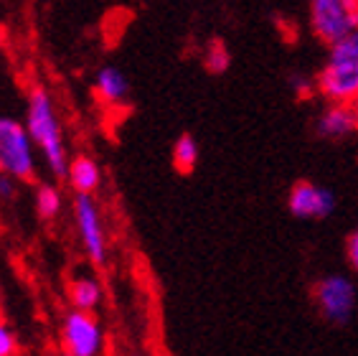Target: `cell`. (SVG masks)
Returning <instances> with one entry per match:
<instances>
[{
  "label": "cell",
  "mask_w": 358,
  "mask_h": 356,
  "mask_svg": "<svg viewBox=\"0 0 358 356\" xmlns=\"http://www.w3.org/2000/svg\"><path fill=\"white\" fill-rule=\"evenodd\" d=\"M26 128L31 132L36 151L43 158L48 173L54 178L66 176L69 165V151H66V135H64V123L56 107V100L46 87L34 84L28 89L26 100Z\"/></svg>",
  "instance_id": "6da1fadb"
},
{
  "label": "cell",
  "mask_w": 358,
  "mask_h": 356,
  "mask_svg": "<svg viewBox=\"0 0 358 356\" xmlns=\"http://www.w3.org/2000/svg\"><path fill=\"white\" fill-rule=\"evenodd\" d=\"M315 95L323 102L358 100V28L328 43L325 62L315 74Z\"/></svg>",
  "instance_id": "7a4b0ae2"
},
{
  "label": "cell",
  "mask_w": 358,
  "mask_h": 356,
  "mask_svg": "<svg viewBox=\"0 0 358 356\" xmlns=\"http://www.w3.org/2000/svg\"><path fill=\"white\" fill-rule=\"evenodd\" d=\"M31 132L26 123L15 117H0V173L18 178V181H34L36 165H38Z\"/></svg>",
  "instance_id": "3957f363"
},
{
  "label": "cell",
  "mask_w": 358,
  "mask_h": 356,
  "mask_svg": "<svg viewBox=\"0 0 358 356\" xmlns=\"http://www.w3.org/2000/svg\"><path fill=\"white\" fill-rule=\"evenodd\" d=\"M74 226L76 237L82 242V249L87 254V260L94 267L107 265V229H104L102 209L96 204L94 193H76L74 196Z\"/></svg>",
  "instance_id": "277c9868"
},
{
  "label": "cell",
  "mask_w": 358,
  "mask_h": 356,
  "mask_svg": "<svg viewBox=\"0 0 358 356\" xmlns=\"http://www.w3.org/2000/svg\"><path fill=\"white\" fill-rule=\"evenodd\" d=\"M313 298H315L317 313L333 326H345L356 313L358 293L356 282L348 275H323L313 288Z\"/></svg>",
  "instance_id": "5b68a950"
},
{
  "label": "cell",
  "mask_w": 358,
  "mask_h": 356,
  "mask_svg": "<svg viewBox=\"0 0 358 356\" xmlns=\"http://www.w3.org/2000/svg\"><path fill=\"white\" fill-rule=\"evenodd\" d=\"M310 28L325 46L358 28V0H308Z\"/></svg>",
  "instance_id": "8992f818"
},
{
  "label": "cell",
  "mask_w": 358,
  "mask_h": 356,
  "mask_svg": "<svg viewBox=\"0 0 358 356\" xmlns=\"http://www.w3.org/2000/svg\"><path fill=\"white\" fill-rule=\"evenodd\" d=\"M62 349L69 356H96L104 349V329L94 310L71 308L62 321Z\"/></svg>",
  "instance_id": "52a82bcc"
},
{
  "label": "cell",
  "mask_w": 358,
  "mask_h": 356,
  "mask_svg": "<svg viewBox=\"0 0 358 356\" xmlns=\"http://www.w3.org/2000/svg\"><path fill=\"white\" fill-rule=\"evenodd\" d=\"M287 209L295 219H325L336 209V196L325 186H317L313 181H297L289 189Z\"/></svg>",
  "instance_id": "ba28073f"
},
{
  "label": "cell",
  "mask_w": 358,
  "mask_h": 356,
  "mask_svg": "<svg viewBox=\"0 0 358 356\" xmlns=\"http://www.w3.org/2000/svg\"><path fill=\"white\" fill-rule=\"evenodd\" d=\"M315 132L333 143L358 135L356 102H325V107L315 117Z\"/></svg>",
  "instance_id": "9c48e42d"
},
{
  "label": "cell",
  "mask_w": 358,
  "mask_h": 356,
  "mask_svg": "<svg viewBox=\"0 0 358 356\" xmlns=\"http://www.w3.org/2000/svg\"><path fill=\"white\" fill-rule=\"evenodd\" d=\"M92 92H94V100L110 110H117L127 102L130 97V82L124 71H120L117 67H99L94 74V82H92Z\"/></svg>",
  "instance_id": "30bf717a"
},
{
  "label": "cell",
  "mask_w": 358,
  "mask_h": 356,
  "mask_svg": "<svg viewBox=\"0 0 358 356\" xmlns=\"http://www.w3.org/2000/svg\"><path fill=\"white\" fill-rule=\"evenodd\" d=\"M64 181L74 193H96L102 186V168L92 156H74L69 158Z\"/></svg>",
  "instance_id": "8fae6325"
},
{
  "label": "cell",
  "mask_w": 358,
  "mask_h": 356,
  "mask_svg": "<svg viewBox=\"0 0 358 356\" xmlns=\"http://www.w3.org/2000/svg\"><path fill=\"white\" fill-rule=\"evenodd\" d=\"M102 282L96 280L94 275L76 273L69 280V303L71 308L79 310H96L102 306Z\"/></svg>",
  "instance_id": "7c38bea8"
},
{
  "label": "cell",
  "mask_w": 358,
  "mask_h": 356,
  "mask_svg": "<svg viewBox=\"0 0 358 356\" xmlns=\"http://www.w3.org/2000/svg\"><path fill=\"white\" fill-rule=\"evenodd\" d=\"M34 204H36V214H38V219L54 221L64 209V196H62V191H59L56 186L43 184V186H38V189H36Z\"/></svg>",
  "instance_id": "4fadbf2b"
},
{
  "label": "cell",
  "mask_w": 358,
  "mask_h": 356,
  "mask_svg": "<svg viewBox=\"0 0 358 356\" xmlns=\"http://www.w3.org/2000/svg\"><path fill=\"white\" fill-rule=\"evenodd\" d=\"M199 163V143L193 135H180L173 143V165L178 173H191Z\"/></svg>",
  "instance_id": "5bb4252c"
},
{
  "label": "cell",
  "mask_w": 358,
  "mask_h": 356,
  "mask_svg": "<svg viewBox=\"0 0 358 356\" xmlns=\"http://www.w3.org/2000/svg\"><path fill=\"white\" fill-rule=\"evenodd\" d=\"M203 64L211 74H224L231 64V54H229V48L224 41L214 39V41H208V46L203 48Z\"/></svg>",
  "instance_id": "9a60e30c"
},
{
  "label": "cell",
  "mask_w": 358,
  "mask_h": 356,
  "mask_svg": "<svg viewBox=\"0 0 358 356\" xmlns=\"http://www.w3.org/2000/svg\"><path fill=\"white\" fill-rule=\"evenodd\" d=\"M18 351V338L10 331V326L0 323V356H13Z\"/></svg>",
  "instance_id": "2e32d148"
},
{
  "label": "cell",
  "mask_w": 358,
  "mask_h": 356,
  "mask_svg": "<svg viewBox=\"0 0 358 356\" xmlns=\"http://www.w3.org/2000/svg\"><path fill=\"white\" fill-rule=\"evenodd\" d=\"M18 178L8 176V173H0V201H13L15 193H18Z\"/></svg>",
  "instance_id": "e0dca14e"
},
{
  "label": "cell",
  "mask_w": 358,
  "mask_h": 356,
  "mask_svg": "<svg viewBox=\"0 0 358 356\" xmlns=\"http://www.w3.org/2000/svg\"><path fill=\"white\" fill-rule=\"evenodd\" d=\"M345 257H348L351 270L358 275V229H353V232L348 234V240H345Z\"/></svg>",
  "instance_id": "ac0fdd59"
},
{
  "label": "cell",
  "mask_w": 358,
  "mask_h": 356,
  "mask_svg": "<svg viewBox=\"0 0 358 356\" xmlns=\"http://www.w3.org/2000/svg\"><path fill=\"white\" fill-rule=\"evenodd\" d=\"M3 46H6V34H3V28H0V54H3Z\"/></svg>",
  "instance_id": "d6986e66"
},
{
  "label": "cell",
  "mask_w": 358,
  "mask_h": 356,
  "mask_svg": "<svg viewBox=\"0 0 358 356\" xmlns=\"http://www.w3.org/2000/svg\"><path fill=\"white\" fill-rule=\"evenodd\" d=\"M356 107H358V100H356Z\"/></svg>",
  "instance_id": "ffe728a7"
}]
</instances>
